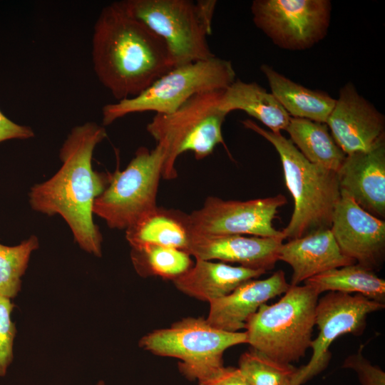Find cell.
Returning a JSON list of instances; mask_svg holds the SVG:
<instances>
[{"label": "cell", "mask_w": 385, "mask_h": 385, "mask_svg": "<svg viewBox=\"0 0 385 385\" xmlns=\"http://www.w3.org/2000/svg\"><path fill=\"white\" fill-rule=\"evenodd\" d=\"M106 135L104 127L94 122L73 128L59 151L60 169L50 179L32 186L29 193L34 210L61 216L80 247L97 257L102 254L103 237L94 223L93 207L108 186L110 175L93 170L92 157Z\"/></svg>", "instance_id": "1"}, {"label": "cell", "mask_w": 385, "mask_h": 385, "mask_svg": "<svg viewBox=\"0 0 385 385\" xmlns=\"http://www.w3.org/2000/svg\"><path fill=\"white\" fill-rule=\"evenodd\" d=\"M92 61L117 101L139 95L175 67L165 42L118 1L104 7L95 23Z\"/></svg>", "instance_id": "2"}, {"label": "cell", "mask_w": 385, "mask_h": 385, "mask_svg": "<svg viewBox=\"0 0 385 385\" xmlns=\"http://www.w3.org/2000/svg\"><path fill=\"white\" fill-rule=\"evenodd\" d=\"M242 123L269 141L279 155L285 183L294 202L289 222L282 230L284 239L330 229L341 197L337 173L309 162L281 133L262 128L250 119Z\"/></svg>", "instance_id": "3"}, {"label": "cell", "mask_w": 385, "mask_h": 385, "mask_svg": "<svg viewBox=\"0 0 385 385\" xmlns=\"http://www.w3.org/2000/svg\"><path fill=\"white\" fill-rule=\"evenodd\" d=\"M319 295L311 285H290L278 302L263 304L250 317L247 343L274 361H299L311 346Z\"/></svg>", "instance_id": "4"}, {"label": "cell", "mask_w": 385, "mask_h": 385, "mask_svg": "<svg viewBox=\"0 0 385 385\" xmlns=\"http://www.w3.org/2000/svg\"><path fill=\"white\" fill-rule=\"evenodd\" d=\"M124 11L158 36L168 46L175 66L215 55L207 37L212 32L215 0H124Z\"/></svg>", "instance_id": "5"}, {"label": "cell", "mask_w": 385, "mask_h": 385, "mask_svg": "<svg viewBox=\"0 0 385 385\" xmlns=\"http://www.w3.org/2000/svg\"><path fill=\"white\" fill-rule=\"evenodd\" d=\"M223 91L196 94L175 111L155 114L146 130L166 148L162 178L175 179V161L182 153L192 152L197 160L210 155L217 145H225L222 126L227 113L220 107Z\"/></svg>", "instance_id": "6"}, {"label": "cell", "mask_w": 385, "mask_h": 385, "mask_svg": "<svg viewBox=\"0 0 385 385\" xmlns=\"http://www.w3.org/2000/svg\"><path fill=\"white\" fill-rule=\"evenodd\" d=\"M235 77L231 61L215 56L175 66L139 95L103 106V125L135 113H171L196 94L225 90Z\"/></svg>", "instance_id": "7"}, {"label": "cell", "mask_w": 385, "mask_h": 385, "mask_svg": "<svg viewBox=\"0 0 385 385\" xmlns=\"http://www.w3.org/2000/svg\"><path fill=\"white\" fill-rule=\"evenodd\" d=\"M247 340L246 332H225L212 327L206 319L188 317L148 333L139 344L158 356L180 359V372L199 381L223 366L227 349Z\"/></svg>", "instance_id": "8"}, {"label": "cell", "mask_w": 385, "mask_h": 385, "mask_svg": "<svg viewBox=\"0 0 385 385\" xmlns=\"http://www.w3.org/2000/svg\"><path fill=\"white\" fill-rule=\"evenodd\" d=\"M166 148L157 143L151 150L140 147L127 167L110 175L105 190L93 203V215L112 229L126 230L155 208Z\"/></svg>", "instance_id": "9"}, {"label": "cell", "mask_w": 385, "mask_h": 385, "mask_svg": "<svg viewBox=\"0 0 385 385\" xmlns=\"http://www.w3.org/2000/svg\"><path fill=\"white\" fill-rule=\"evenodd\" d=\"M255 26L278 47L309 49L327 36L331 21L329 0H254Z\"/></svg>", "instance_id": "10"}, {"label": "cell", "mask_w": 385, "mask_h": 385, "mask_svg": "<svg viewBox=\"0 0 385 385\" xmlns=\"http://www.w3.org/2000/svg\"><path fill=\"white\" fill-rule=\"evenodd\" d=\"M287 202L282 194L245 201L210 196L201 207L188 214L189 228L191 234L199 236L251 235L284 239L272 220L278 208Z\"/></svg>", "instance_id": "11"}, {"label": "cell", "mask_w": 385, "mask_h": 385, "mask_svg": "<svg viewBox=\"0 0 385 385\" xmlns=\"http://www.w3.org/2000/svg\"><path fill=\"white\" fill-rule=\"evenodd\" d=\"M381 303L359 294L330 292L318 299L315 310V324L319 334L312 340V354L309 361L297 368L293 385H302L320 373L327 366L331 354L329 347L344 334H359L366 326L370 313L384 309Z\"/></svg>", "instance_id": "12"}, {"label": "cell", "mask_w": 385, "mask_h": 385, "mask_svg": "<svg viewBox=\"0 0 385 385\" xmlns=\"http://www.w3.org/2000/svg\"><path fill=\"white\" fill-rule=\"evenodd\" d=\"M330 230L342 252L371 270L383 262L385 222L362 209L346 193L333 214Z\"/></svg>", "instance_id": "13"}, {"label": "cell", "mask_w": 385, "mask_h": 385, "mask_svg": "<svg viewBox=\"0 0 385 385\" xmlns=\"http://www.w3.org/2000/svg\"><path fill=\"white\" fill-rule=\"evenodd\" d=\"M326 124L346 155L369 150L385 139L384 115L351 82L340 88Z\"/></svg>", "instance_id": "14"}, {"label": "cell", "mask_w": 385, "mask_h": 385, "mask_svg": "<svg viewBox=\"0 0 385 385\" xmlns=\"http://www.w3.org/2000/svg\"><path fill=\"white\" fill-rule=\"evenodd\" d=\"M340 191L362 209L385 217V139L371 149L346 155L337 172Z\"/></svg>", "instance_id": "15"}, {"label": "cell", "mask_w": 385, "mask_h": 385, "mask_svg": "<svg viewBox=\"0 0 385 385\" xmlns=\"http://www.w3.org/2000/svg\"><path fill=\"white\" fill-rule=\"evenodd\" d=\"M282 237L227 235L199 236L191 234L186 252L195 260L238 263L253 270H272L278 261Z\"/></svg>", "instance_id": "16"}, {"label": "cell", "mask_w": 385, "mask_h": 385, "mask_svg": "<svg viewBox=\"0 0 385 385\" xmlns=\"http://www.w3.org/2000/svg\"><path fill=\"white\" fill-rule=\"evenodd\" d=\"M289 287L282 270L265 279L248 280L229 294L210 302L206 320L218 329L239 332L260 306L284 294Z\"/></svg>", "instance_id": "17"}, {"label": "cell", "mask_w": 385, "mask_h": 385, "mask_svg": "<svg viewBox=\"0 0 385 385\" xmlns=\"http://www.w3.org/2000/svg\"><path fill=\"white\" fill-rule=\"evenodd\" d=\"M278 260L292 268V286L328 270L356 264L342 252L330 229L282 243Z\"/></svg>", "instance_id": "18"}, {"label": "cell", "mask_w": 385, "mask_h": 385, "mask_svg": "<svg viewBox=\"0 0 385 385\" xmlns=\"http://www.w3.org/2000/svg\"><path fill=\"white\" fill-rule=\"evenodd\" d=\"M195 260L187 272L173 282L183 293L209 303L229 294L242 283L266 272L212 260Z\"/></svg>", "instance_id": "19"}, {"label": "cell", "mask_w": 385, "mask_h": 385, "mask_svg": "<svg viewBox=\"0 0 385 385\" xmlns=\"http://www.w3.org/2000/svg\"><path fill=\"white\" fill-rule=\"evenodd\" d=\"M190 235L188 214L158 206L125 230L131 247L154 245L186 252Z\"/></svg>", "instance_id": "20"}, {"label": "cell", "mask_w": 385, "mask_h": 385, "mask_svg": "<svg viewBox=\"0 0 385 385\" xmlns=\"http://www.w3.org/2000/svg\"><path fill=\"white\" fill-rule=\"evenodd\" d=\"M260 69L268 81L271 93L291 118L326 123L335 98L290 80L267 64L261 65Z\"/></svg>", "instance_id": "21"}, {"label": "cell", "mask_w": 385, "mask_h": 385, "mask_svg": "<svg viewBox=\"0 0 385 385\" xmlns=\"http://www.w3.org/2000/svg\"><path fill=\"white\" fill-rule=\"evenodd\" d=\"M220 107L227 114L243 111L277 133L286 130L291 118L271 93L255 82L240 79H235L222 92Z\"/></svg>", "instance_id": "22"}, {"label": "cell", "mask_w": 385, "mask_h": 385, "mask_svg": "<svg viewBox=\"0 0 385 385\" xmlns=\"http://www.w3.org/2000/svg\"><path fill=\"white\" fill-rule=\"evenodd\" d=\"M286 131L290 140L309 162L339 171L346 155L335 142L326 123L290 118Z\"/></svg>", "instance_id": "23"}, {"label": "cell", "mask_w": 385, "mask_h": 385, "mask_svg": "<svg viewBox=\"0 0 385 385\" xmlns=\"http://www.w3.org/2000/svg\"><path fill=\"white\" fill-rule=\"evenodd\" d=\"M304 282L314 287L319 294L325 291L356 292L381 303L385 301L384 279L357 263L328 270Z\"/></svg>", "instance_id": "24"}, {"label": "cell", "mask_w": 385, "mask_h": 385, "mask_svg": "<svg viewBox=\"0 0 385 385\" xmlns=\"http://www.w3.org/2000/svg\"><path fill=\"white\" fill-rule=\"evenodd\" d=\"M130 258L139 275L157 276L172 281L194 264L184 250L154 245L131 247Z\"/></svg>", "instance_id": "25"}, {"label": "cell", "mask_w": 385, "mask_h": 385, "mask_svg": "<svg viewBox=\"0 0 385 385\" xmlns=\"http://www.w3.org/2000/svg\"><path fill=\"white\" fill-rule=\"evenodd\" d=\"M38 239L31 235L16 246L0 244V295L14 298L21 289L31 253L38 247Z\"/></svg>", "instance_id": "26"}, {"label": "cell", "mask_w": 385, "mask_h": 385, "mask_svg": "<svg viewBox=\"0 0 385 385\" xmlns=\"http://www.w3.org/2000/svg\"><path fill=\"white\" fill-rule=\"evenodd\" d=\"M238 368L251 385H293L297 370L252 349L241 355Z\"/></svg>", "instance_id": "27"}, {"label": "cell", "mask_w": 385, "mask_h": 385, "mask_svg": "<svg viewBox=\"0 0 385 385\" xmlns=\"http://www.w3.org/2000/svg\"><path fill=\"white\" fill-rule=\"evenodd\" d=\"M14 305L9 298L0 295V376H4L13 359L15 324L11 320Z\"/></svg>", "instance_id": "28"}, {"label": "cell", "mask_w": 385, "mask_h": 385, "mask_svg": "<svg viewBox=\"0 0 385 385\" xmlns=\"http://www.w3.org/2000/svg\"><path fill=\"white\" fill-rule=\"evenodd\" d=\"M361 349L356 354L346 359L343 367L354 369L362 385H385L384 372L378 366L371 365L362 356Z\"/></svg>", "instance_id": "29"}, {"label": "cell", "mask_w": 385, "mask_h": 385, "mask_svg": "<svg viewBox=\"0 0 385 385\" xmlns=\"http://www.w3.org/2000/svg\"><path fill=\"white\" fill-rule=\"evenodd\" d=\"M199 385H251L239 368L224 366L207 378L199 381Z\"/></svg>", "instance_id": "30"}, {"label": "cell", "mask_w": 385, "mask_h": 385, "mask_svg": "<svg viewBox=\"0 0 385 385\" xmlns=\"http://www.w3.org/2000/svg\"><path fill=\"white\" fill-rule=\"evenodd\" d=\"M34 135L31 128L13 122L0 111V143L11 139H28Z\"/></svg>", "instance_id": "31"}, {"label": "cell", "mask_w": 385, "mask_h": 385, "mask_svg": "<svg viewBox=\"0 0 385 385\" xmlns=\"http://www.w3.org/2000/svg\"><path fill=\"white\" fill-rule=\"evenodd\" d=\"M96 385H106L105 383L103 381H99Z\"/></svg>", "instance_id": "32"}]
</instances>
